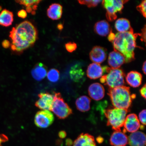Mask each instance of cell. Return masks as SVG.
Wrapping results in <instances>:
<instances>
[{"mask_svg": "<svg viewBox=\"0 0 146 146\" xmlns=\"http://www.w3.org/2000/svg\"><path fill=\"white\" fill-rule=\"evenodd\" d=\"M91 100L88 97L83 96L76 100V108L82 112H85L90 108Z\"/></svg>", "mask_w": 146, "mask_h": 146, "instance_id": "obj_22", "label": "cell"}, {"mask_svg": "<svg viewBox=\"0 0 146 146\" xmlns=\"http://www.w3.org/2000/svg\"><path fill=\"white\" fill-rule=\"evenodd\" d=\"M106 72L107 74L102 76L100 80L109 88L123 86L125 84V74L121 69L105 66V72Z\"/></svg>", "mask_w": 146, "mask_h": 146, "instance_id": "obj_5", "label": "cell"}, {"mask_svg": "<svg viewBox=\"0 0 146 146\" xmlns=\"http://www.w3.org/2000/svg\"><path fill=\"white\" fill-rule=\"evenodd\" d=\"M63 27V25L62 24H58L57 25V28L60 30H62Z\"/></svg>", "mask_w": 146, "mask_h": 146, "instance_id": "obj_40", "label": "cell"}, {"mask_svg": "<svg viewBox=\"0 0 146 146\" xmlns=\"http://www.w3.org/2000/svg\"><path fill=\"white\" fill-rule=\"evenodd\" d=\"M140 36L141 37V40L145 43L146 42V25H145L143 29L142 30L141 33L140 34Z\"/></svg>", "mask_w": 146, "mask_h": 146, "instance_id": "obj_32", "label": "cell"}, {"mask_svg": "<svg viewBox=\"0 0 146 146\" xmlns=\"http://www.w3.org/2000/svg\"><path fill=\"white\" fill-rule=\"evenodd\" d=\"M146 84H145L143 87L141 88L140 90V92L142 97L146 99Z\"/></svg>", "mask_w": 146, "mask_h": 146, "instance_id": "obj_35", "label": "cell"}, {"mask_svg": "<svg viewBox=\"0 0 146 146\" xmlns=\"http://www.w3.org/2000/svg\"><path fill=\"white\" fill-rule=\"evenodd\" d=\"M128 143L130 146H145L146 136L145 133L140 132L133 133L129 135L128 138Z\"/></svg>", "mask_w": 146, "mask_h": 146, "instance_id": "obj_16", "label": "cell"}, {"mask_svg": "<svg viewBox=\"0 0 146 146\" xmlns=\"http://www.w3.org/2000/svg\"><path fill=\"white\" fill-rule=\"evenodd\" d=\"M129 110L112 108L104 111L107 119V125L112 127L115 131H121L127 114Z\"/></svg>", "mask_w": 146, "mask_h": 146, "instance_id": "obj_4", "label": "cell"}, {"mask_svg": "<svg viewBox=\"0 0 146 146\" xmlns=\"http://www.w3.org/2000/svg\"><path fill=\"white\" fill-rule=\"evenodd\" d=\"M115 28L119 33H124L132 30L130 23L128 20L125 18H119L115 23Z\"/></svg>", "mask_w": 146, "mask_h": 146, "instance_id": "obj_25", "label": "cell"}, {"mask_svg": "<svg viewBox=\"0 0 146 146\" xmlns=\"http://www.w3.org/2000/svg\"><path fill=\"white\" fill-rule=\"evenodd\" d=\"M94 30L97 34L102 36H107L112 31L109 23L105 20L96 23L94 25Z\"/></svg>", "mask_w": 146, "mask_h": 146, "instance_id": "obj_21", "label": "cell"}, {"mask_svg": "<svg viewBox=\"0 0 146 146\" xmlns=\"http://www.w3.org/2000/svg\"><path fill=\"white\" fill-rule=\"evenodd\" d=\"M105 72V66L100 64L93 63L89 65L87 70L88 77L91 79H96L101 78Z\"/></svg>", "mask_w": 146, "mask_h": 146, "instance_id": "obj_14", "label": "cell"}, {"mask_svg": "<svg viewBox=\"0 0 146 146\" xmlns=\"http://www.w3.org/2000/svg\"><path fill=\"white\" fill-rule=\"evenodd\" d=\"M110 142L112 146H126L128 140L125 133L121 131H114L111 135Z\"/></svg>", "mask_w": 146, "mask_h": 146, "instance_id": "obj_15", "label": "cell"}, {"mask_svg": "<svg viewBox=\"0 0 146 146\" xmlns=\"http://www.w3.org/2000/svg\"><path fill=\"white\" fill-rule=\"evenodd\" d=\"M125 62L124 56L117 51L114 50L109 54L108 63L111 68H119Z\"/></svg>", "mask_w": 146, "mask_h": 146, "instance_id": "obj_12", "label": "cell"}, {"mask_svg": "<svg viewBox=\"0 0 146 146\" xmlns=\"http://www.w3.org/2000/svg\"><path fill=\"white\" fill-rule=\"evenodd\" d=\"M146 111L145 109L143 110L140 112L139 115V120L143 125H146Z\"/></svg>", "mask_w": 146, "mask_h": 146, "instance_id": "obj_31", "label": "cell"}, {"mask_svg": "<svg viewBox=\"0 0 146 146\" xmlns=\"http://www.w3.org/2000/svg\"><path fill=\"white\" fill-rule=\"evenodd\" d=\"M127 1L120 0H104L102 1V5L107 11L106 17L108 21H112L117 17L116 14L121 12L123 8V5Z\"/></svg>", "mask_w": 146, "mask_h": 146, "instance_id": "obj_7", "label": "cell"}, {"mask_svg": "<svg viewBox=\"0 0 146 146\" xmlns=\"http://www.w3.org/2000/svg\"><path fill=\"white\" fill-rule=\"evenodd\" d=\"M18 17L25 19L26 18L27 16V13L26 11L24 10H20L18 12Z\"/></svg>", "mask_w": 146, "mask_h": 146, "instance_id": "obj_33", "label": "cell"}, {"mask_svg": "<svg viewBox=\"0 0 146 146\" xmlns=\"http://www.w3.org/2000/svg\"><path fill=\"white\" fill-rule=\"evenodd\" d=\"M8 140V137L5 135L3 134H0V146H3L2 144Z\"/></svg>", "mask_w": 146, "mask_h": 146, "instance_id": "obj_34", "label": "cell"}, {"mask_svg": "<svg viewBox=\"0 0 146 146\" xmlns=\"http://www.w3.org/2000/svg\"><path fill=\"white\" fill-rule=\"evenodd\" d=\"M42 1H33V0H22L16 1V2L19 3L26 7V12L30 13L33 15L36 14V11L39 5Z\"/></svg>", "mask_w": 146, "mask_h": 146, "instance_id": "obj_23", "label": "cell"}, {"mask_svg": "<svg viewBox=\"0 0 146 146\" xmlns=\"http://www.w3.org/2000/svg\"><path fill=\"white\" fill-rule=\"evenodd\" d=\"M138 36L140 34H134L133 29L128 32L115 35L112 42L114 50L123 55L126 63L131 62L135 59L134 50L137 47L136 40Z\"/></svg>", "mask_w": 146, "mask_h": 146, "instance_id": "obj_2", "label": "cell"}, {"mask_svg": "<svg viewBox=\"0 0 146 146\" xmlns=\"http://www.w3.org/2000/svg\"><path fill=\"white\" fill-rule=\"evenodd\" d=\"M71 78L74 81H78L83 77L84 73L82 70L81 65L79 64L73 66L69 72Z\"/></svg>", "mask_w": 146, "mask_h": 146, "instance_id": "obj_26", "label": "cell"}, {"mask_svg": "<svg viewBox=\"0 0 146 146\" xmlns=\"http://www.w3.org/2000/svg\"><path fill=\"white\" fill-rule=\"evenodd\" d=\"M125 79L127 83L131 86L134 88L138 87L141 84L142 75L136 71H131L128 73Z\"/></svg>", "mask_w": 146, "mask_h": 146, "instance_id": "obj_19", "label": "cell"}, {"mask_svg": "<svg viewBox=\"0 0 146 146\" xmlns=\"http://www.w3.org/2000/svg\"><path fill=\"white\" fill-rule=\"evenodd\" d=\"M1 6H0V11L1 10Z\"/></svg>", "mask_w": 146, "mask_h": 146, "instance_id": "obj_41", "label": "cell"}, {"mask_svg": "<svg viewBox=\"0 0 146 146\" xmlns=\"http://www.w3.org/2000/svg\"><path fill=\"white\" fill-rule=\"evenodd\" d=\"M108 95L114 107L129 110L132 100L136 98L135 94H131L129 87L123 86L109 88Z\"/></svg>", "mask_w": 146, "mask_h": 146, "instance_id": "obj_3", "label": "cell"}, {"mask_svg": "<svg viewBox=\"0 0 146 146\" xmlns=\"http://www.w3.org/2000/svg\"><path fill=\"white\" fill-rule=\"evenodd\" d=\"M59 135L60 138H64L66 136V133L65 131H61L59 133Z\"/></svg>", "mask_w": 146, "mask_h": 146, "instance_id": "obj_38", "label": "cell"}, {"mask_svg": "<svg viewBox=\"0 0 146 146\" xmlns=\"http://www.w3.org/2000/svg\"><path fill=\"white\" fill-rule=\"evenodd\" d=\"M146 62L145 61L143 63V66H142V70L144 74H146Z\"/></svg>", "mask_w": 146, "mask_h": 146, "instance_id": "obj_39", "label": "cell"}, {"mask_svg": "<svg viewBox=\"0 0 146 146\" xmlns=\"http://www.w3.org/2000/svg\"><path fill=\"white\" fill-rule=\"evenodd\" d=\"M31 74L33 77L36 81H41L47 76V67L42 63H38L32 69Z\"/></svg>", "mask_w": 146, "mask_h": 146, "instance_id": "obj_18", "label": "cell"}, {"mask_svg": "<svg viewBox=\"0 0 146 146\" xmlns=\"http://www.w3.org/2000/svg\"><path fill=\"white\" fill-rule=\"evenodd\" d=\"M63 13V8L58 3H53L47 10V15L49 18L53 20H57L61 18Z\"/></svg>", "mask_w": 146, "mask_h": 146, "instance_id": "obj_20", "label": "cell"}, {"mask_svg": "<svg viewBox=\"0 0 146 146\" xmlns=\"http://www.w3.org/2000/svg\"><path fill=\"white\" fill-rule=\"evenodd\" d=\"M11 44L8 40H5L3 41L2 43V46L5 48H8L10 46Z\"/></svg>", "mask_w": 146, "mask_h": 146, "instance_id": "obj_36", "label": "cell"}, {"mask_svg": "<svg viewBox=\"0 0 146 146\" xmlns=\"http://www.w3.org/2000/svg\"><path fill=\"white\" fill-rule=\"evenodd\" d=\"M47 78L49 81L52 82H57L59 79L60 72L56 69H52L47 73Z\"/></svg>", "mask_w": 146, "mask_h": 146, "instance_id": "obj_27", "label": "cell"}, {"mask_svg": "<svg viewBox=\"0 0 146 146\" xmlns=\"http://www.w3.org/2000/svg\"><path fill=\"white\" fill-rule=\"evenodd\" d=\"M65 47L68 52H72L76 50L77 46L76 43L69 42L65 44Z\"/></svg>", "mask_w": 146, "mask_h": 146, "instance_id": "obj_30", "label": "cell"}, {"mask_svg": "<svg viewBox=\"0 0 146 146\" xmlns=\"http://www.w3.org/2000/svg\"><path fill=\"white\" fill-rule=\"evenodd\" d=\"M78 3L81 5H87L89 8L95 7L100 3L102 1H95V0H84V1H78Z\"/></svg>", "mask_w": 146, "mask_h": 146, "instance_id": "obj_28", "label": "cell"}, {"mask_svg": "<svg viewBox=\"0 0 146 146\" xmlns=\"http://www.w3.org/2000/svg\"><path fill=\"white\" fill-rule=\"evenodd\" d=\"M54 115L48 110H41L36 113L35 117L34 123L36 127L46 128L53 123Z\"/></svg>", "mask_w": 146, "mask_h": 146, "instance_id": "obj_8", "label": "cell"}, {"mask_svg": "<svg viewBox=\"0 0 146 146\" xmlns=\"http://www.w3.org/2000/svg\"><path fill=\"white\" fill-rule=\"evenodd\" d=\"M88 91L89 96L94 100H99L104 97V88L99 83L92 84L89 86Z\"/></svg>", "mask_w": 146, "mask_h": 146, "instance_id": "obj_13", "label": "cell"}, {"mask_svg": "<svg viewBox=\"0 0 146 146\" xmlns=\"http://www.w3.org/2000/svg\"><path fill=\"white\" fill-rule=\"evenodd\" d=\"M146 0L142 1L141 3L137 7V10L141 13L143 17H146Z\"/></svg>", "mask_w": 146, "mask_h": 146, "instance_id": "obj_29", "label": "cell"}, {"mask_svg": "<svg viewBox=\"0 0 146 146\" xmlns=\"http://www.w3.org/2000/svg\"><path fill=\"white\" fill-rule=\"evenodd\" d=\"M91 61L94 63L100 64L104 61L107 57V50L104 47L95 46L89 54Z\"/></svg>", "mask_w": 146, "mask_h": 146, "instance_id": "obj_11", "label": "cell"}, {"mask_svg": "<svg viewBox=\"0 0 146 146\" xmlns=\"http://www.w3.org/2000/svg\"><path fill=\"white\" fill-rule=\"evenodd\" d=\"M13 14L12 12L5 9L0 13V25L10 26L13 21Z\"/></svg>", "mask_w": 146, "mask_h": 146, "instance_id": "obj_24", "label": "cell"}, {"mask_svg": "<svg viewBox=\"0 0 146 146\" xmlns=\"http://www.w3.org/2000/svg\"><path fill=\"white\" fill-rule=\"evenodd\" d=\"M115 36V34L111 31L110 33L109 34L108 36V39L110 41L112 42Z\"/></svg>", "mask_w": 146, "mask_h": 146, "instance_id": "obj_37", "label": "cell"}, {"mask_svg": "<svg viewBox=\"0 0 146 146\" xmlns=\"http://www.w3.org/2000/svg\"><path fill=\"white\" fill-rule=\"evenodd\" d=\"M73 146H97L94 136L88 133L80 134L73 143Z\"/></svg>", "mask_w": 146, "mask_h": 146, "instance_id": "obj_17", "label": "cell"}, {"mask_svg": "<svg viewBox=\"0 0 146 146\" xmlns=\"http://www.w3.org/2000/svg\"><path fill=\"white\" fill-rule=\"evenodd\" d=\"M9 37L12 41L10 44L12 50L22 52L34 44L38 37V32L31 23L25 21L12 29Z\"/></svg>", "mask_w": 146, "mask_h": 146, "instance_id": "obj_1", "label": "cell"}, {"mask_svg": "<svg viewBox=\"0 0 146 146\" xmlns=\"http://www.w3.org/2000/svg\"><path fill=\"white\" fill-rule=\"evenodd\" d=\"M39 99L35 106L42 110H51L54 102V96L48 93H41L38 94Z\"/></svg>", "mask_w": 146, "mask_h": 146, "instance_id": "obj_10", "label": "cell"}, {"mask_svg": "<svg viewBox=\"0 0 146 146\" xmlns=\"http://www.w3.org/2000/svg\"><path fill=\"white\" fill-rule=\"evenodd\" d=\"M140 124L137 116L136 114L132 113L128 115L124 122L123 133L126 132L134 133L140 128Z\"/></svg>", "mask_w": 146, "mask_h": 146, "instance_id": "obj_9", "label": "cell"}, {"mask_svg": "<svg viewBox=\"0 0 146 146\" xmlns=\"http://www.w3.org/2000/svg\"><path fill=\"white\" fill-rule=\"evenodd\" d=\"M50 111L60 119H64L72 113V109L65 102L60 93L54 92Z\"/></svg>", "mask_w": 146, "mask_h": 146, "instance_id": "obj_6", "label": "cell"}]
</instances>
